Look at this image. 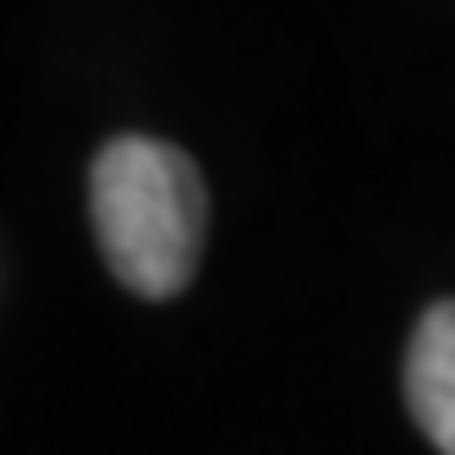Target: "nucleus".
I'll use <instances>...</instances> for the list:
<instances>
[{
    "mask_svg": "<svg viewBox=\"0 0 455 455\" xmlns=\"http://www.w3.org/2000/svg\"><path fill=\"white\" fill-rule=\"evenodd\" d=\"M93 236L126 291L165 302L192 285L209 231L198 165L159 138H116L88 171Z\"/></svg>",
    "mask_w": 455,
    "mask_h": 455,
    "instance_id": "nucleus-1",
    "label": "nucleus"
},
{
    "mask_svg": "<svg viewBox=\"0 0 455 455\" xmlns=\"http://www.w3.org/2000/svg\"><path fill=\"white\" fill-rule=\"evenodd\" d=\"M406 406L439 455H455V302H434L406 346Z\"/></svg>",
    "mask_w": 455,
    "mask_h": 455,
    "instance_id": "nucleus-2",
    "label": "nucleus"
}]
</instances>
